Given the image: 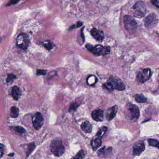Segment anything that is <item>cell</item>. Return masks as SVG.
I'll use <instances>...</instances> for the list:
<instances>
[{
  "label": "cell",
  "mask_w": 159,
  "mask_h": 159,
  "mask_svg": "<svg viewBox=\"0 0 159 159\" xmlns=\"http://www.w3.org/2000/svg\"><path fill=\"white\" fill-rule=\"evenodd\" d=\"M17 77L15 75L13 74H9L7 76V82L8 83H12L13 81L15 80Z\"/></svg>",
  "instance_id": "cb8c5ba5"
},
{
  "label": "cell",
  "mask_w": 159,
  "mask_h": 159,
  "mask_svg": "<svg viewBox=\"0 0 159 159\" xmlns=\"http://www.w3.org/2000/svg\"><path fill=\"white\" fill-rule=\"evenodd\" d=\"M1 42V37H0V43Z\"/></svg>",
  "instance_id": "d6a6232c"
},
{
  "label": "cell",
  "mask_w": 159,
  "mask_h": 159,
  "mask_svg": "<svg viewBox=\"0 0 159 159\" xmlns=\"http://www.w3.org/2000/svg\"><path fill=\"white\" fill-rule=\"evenodd\" d=\"M152 75L151 71L149 68H146L141 70L138 73L136 80L140 83H143L151 78Z\"/></svg>",
  "instance_id": "52a82bcc"
},
{
  "label": "cell",
  "mask_w": 159,
  "mask_h": 159,
  "mask_svg": "<svg viewBox=\"0 0 159 159\" xmlns=\"http://www.w3.org/2000/svg\"><path fill=\"white\" fill-rule=\"evenodd\" d=\"M112 148H100L97 151V155L100 158H105L108 155H110L111 153L112 152Z\"/></svg>",
  "instance_id": "9a60e30c"
},
{
  "label": "cell",
  "mask_w": 159,
  "mask_h": 159,
  "mask_svg": "<svg viewBox=\"0 0 159 159\" xmlns=\"http://www.w3.org/2000/svg\"><path fill=\"white\" fill-rule=\"evenodd\" d=\"M82 25H83V23H82L81 22H78V23H77V26H76V27H77V28L80 27Z\"/></svg>",
  "instance_id": "1f68e13d"
},
{
  "label": "cell",
  "mask_w": 159,
  "mask_h": 159,
  "mask_svg": "<svg viewBox=\"0 0 159 159\" xmlns=\"http://www.w3.org/2000/svg\"><path fill=\"white\" fill-rule=\"evenodd\" d=\"M148 141L149 145H150V146H154L155 148H159V142L157 140L149 139Z\"/></svg>",
  "instance_id": "603a6c76"
},
{
  "label": "cell",
  "mask_w": 159,
  "mask_h": 159,
  "mask_svg": "<svg viewBox=\"0 0 159 159\" xmlns=\"http://www.w3.org/2000/svg\"><path fill=\"white\" fill-rule=\"evenodd\" d=\"M118 111V107L117 105H114L110 108L107 110V119L109 121L113 119L115 117Z\"/></svg>",
  "instance_id": "5bb4252c"
},
{
  "label": "cell",
  "mask_w": 159,
  "mask_h": 159,
  "mask_svg": "<svg viewBox=\"0 0 159 159\" xmlns=\"http://www.w3.org/2000/svg\"><path fill=\"white\" fill-rule=\"evenodd\" d=\"M42 44L48 50H50L52 49L53 44L50 41H45L42 42Z\"/></svg>",
  "instance_id": "7402d4cb"
},
{
  "label": "cell",
  "mask_w": 159,
  "mask_h": 159,
  "mask_svg": "<svg viewBox=\"0 0 159 159\" xmlns=\"http://www.w3.org/2000/svg\"><path fill=\"white\" fill-rule=\"evenodd\" d=\"M132 9L135 17L141 18L144 17L146 13V6L143 1H138L133 6Z\"/></svg>",
  "instance_id": "277c9868"
},
{
  "label": "cell",
  "mask_w": 159,
  "mask_h": 159,
  "mask_svg": "<svg viewBox=\"0 0 159 159\" xmlns=\"http://www.w3.org/2000/svg\"><path fill=\"white\" fill-rule=\"evenodd\" d=\"M46 70H37V72H36V75L37 76H44L46 74Z\"/></svg>",
  "instance_id": "f1b7e54d"
},
{
  "label": "cell",
  "mask_w": 159,
  "mask_h": 159,
  "mask_svg": "<svg viewBox=\"0 0 159 159\" xmlns=\"http://www.w3.org/2000/svg\"><path fill=\"white\" fill-rule=\"evenodd\" d=\"M103 87L110 91L114 89L123 91L126 88L125 85L121 79L113 76L109 78L107 82L103 85Z\"/></svg>",
  "instance_id": "6da1fadb"
},
{
  "label": "cell",
  "mask_w": 159,
  "mask_h": 159,
  "mask_svg": "<svg viewBox=\"0 0 159 159\" xmlns=\"http://www.w3.org/2000/svg\"><path fill=\"white\" fill-rule=\"evenodd\" d=\"M5 146L2 144H0V159L3 156L4 154Z\"/></svg>",
  "instance_id": "83f0119b"
},
{
  "label": "cell",
  "mask_w": 159,
  "mask_h": 159,
  "mask_svg": "<svg viewBox=\"0 0 159 159\" xmlns=\"http://www.w3.org/2000/svg\"><path fill=\"white\" fill-rule=\"evenodd\" d=\"M22 91L19 87L15 86L12 89L11 95L15 100H17L20 97Z\"/></svg>",
  "instance_id": "2e32d148"
},
{
  "label": "cell",
  "mask_w": 159,
  "mask_h": 159,
  "mask_svg": "<svg viewBox=\"0 0 159 159\" xmlns=\"http://www.w3.org/2000/svg\"><path fill=\"white\" fill-rule=\"evenodd\" d=\"M86 48L88 50L91 51L92 53L96 55H106L110 52V47L109 46H103L101 45L93 46L90 44H87Z\"/></svg>",
  "instance_id": "3957f363"
},
{
  "label": "cell",
  "mask_w": 159,
  "mask_h": 159,
  "mask_svg": "<svg viewBox=\"0 0 159 159\" xmlns=\"http://www.w3.org/2000/svg\"><path fill=\"white\" fill-rule=\"evenodd\" d=\"M50 148L51 152L56 156H60L64 154V147L61 140L59 138L53 140L50 144Z\"/></svg>",
  "instance_id": "7a4b0ae2"
},
{
  "label": "cell",
  "mask_w": 159,
  "mask_h": 159,
  "mask_svg": "<svg viewBox=\"0 0 159 159\" xmlns=\"http://www.w3.org/2000/svg\"><path fill=\"white\" fill-rule=\"evenodd\" d=\"M158 22V18L156 15L154 13H152L145 19V25L148 28H153L156 26Z\"/></svg>",
  "instance_id": "ba28073f"
},
{
  "label": "cell",
  "mask_w": 159,
  "mask_h": 159,
  "mask_svg": "<svg viewBox=\"0 0 159 159\" xmlns=\"http://www.w3.org/2000/svg\"><path fill=\"white\" fill-rule=\"evenodd\" d=\"M91 144L93 150L95 151L101 146L102 144L101 138L99 137L94 138L91 140Z\"/></svg>",
  "instance_id": "ac0fdd59"
},
{
  "label": "cell",
  "mask_w": 159,
  "mask_h": 159,
  "mask_svg": "<svg viewBox=\"0 0 159 159\" xmlns=\"http://www.w3.org/2000/svg\"><path fill=\"white\" fill-rule=\"evenodd\" d=\"M85 156L83 150H80L72 159H83Z\"/></svg>",
  "instance_id": "d4e9b609"
},
{
  "label": "cell",
  "mask_w": 159,
  "mask_h": 159,
  "mask_svg": "<svg viewBox=\"0 0 159 159\" xmlns=\"http://www.w3.org/2000/svg\"><path fill=\"white\" fill-rule=\"evenodd\" d=\"M19 115V109L17 107H12L11 108L10 116L11 118H17Z\"/></svg>",
  "instance_id": "ffe728a7"
},
{
  "label": "cell",
  "mask_w": 159,
  "mask_h": 159,
  "mask_svg": "<svg viewBox=\"0 0 159 159\" xmlns=\"http://www.w3.org/2000/svg\"><path fill=\"white\" fill-rule=\"evenodd\" d=\"M32 123L36 129H39L44 124L42 116L40 113H36L32 117Z\"/></svg>",
  "instance_id": "30bf717a"
},
{
  "label": "cell",
  "mask_w": 159,
  "mask_h": 159,
  "mask_svg": "<svg viewBox=\"0 0 159 159\" xmlns=\"http://www.w3.org/2000/svg\"><path fill=\"white\" fill-rule=\"evenodd\" d=\"M135 101L138 103H144L146 102L147 99L142 94H137L134 96Z\"/></svg>",
  "instance_id": "d6986e66"
},
{
  "label": "cell",
  "mask_w": 159,
  "mask_h": 159,
  "mask_svg": "<svg viewBox=\"0 0 159 159\" xmlns=\"http://www.w3.org/2000/svg\"><path fill=\"white\" fill-rule=\"evenodd\" d=\"M91 117L96 121H102L104 117V112L100 109L95 110L91 113Z\"/></svg>",
  "instance_id": "4fadbf2b"
},
{
  "label": "cell",
  "mask_w": 159,
  "mask_h": 159,
  "mask_svg": "<svg viewBox=\"0 0 159 159\" xmlns=\"http://www.w3.org/2000/svg\"><path fill=\"white\" fill-rule=\"evenodd\" d=\"M124 23L127 30L129 33H133L136 30L137 23L133 17L129 15H125L124 17Z\"/></svg>",
  "instance_id": "5b68a950"
},
{
  "label": "cell",
  "mask_w": 159,
  "mask_h": 159,
  "mask_svg": "<svg viewBox=\"0 0 159 159\" xmlns=\"http://www.w3.org/2000/svg\"><path fill=\"white\" fill-rule=\"evenodd\" d=\"M30 39L27 34H20L18 35L17 39V45L20 49L25 50L30 45Z\"/></svg>",
  "instance_id": "8992f818"
},
{
  "label": "cell",
  "mask_w": 159,
  "mask_h": 159,
  "mask_svg": "<svg viewBox=\"0 0 159 159\" xmlns=\"http://www.w3.org/2000/svg\"><path fill=\"white\" fill-rule=\"evenodd\" d=\"M78 106V104L76 103H73L72 104H71L69 108L70 112H74L75 111H76Z\"/></svg>",
  "instance_id": "4316f807"
},
{
  "label": "cell",
  "mask_w": 159,
  "mask_h": 159,
  "mask_svg": "<svg viewBox=\"0 0 159 159\" xmlns=\"http://www.w3.org/2000/svg\"><path fill=\"white\" fill-rule=\"evenodd\" d=\"M151 2L153 4V5L155 6V7H156L157 8H159V1L158 0H152Z\"/></svg>",
  "instance_id": "f546056e"
},
{
  "label": "cell",
  "mask_w": 159,
  "mask_h": 159,
  "mask_svg": "<svg viewBox=\"0 0 159 159\" xmlns=\"http://www.w3.org/2000/svg\"><path fill=\"white\" fill-rule=\"evenodd\" d=\"M128 110L130 113V118L132 121H136L140 117V110L137 106L134 104H129L128 105Z\"/></svg>",
  "instance_id": "9c48e42d"
},
{
  "label": "cell",
  "mask_w": 159,
  "mask_h": 159,
  "mask_svg": "<svg viewBox=\"0 0 159 159\" xmlns=\"http://www.w3.org/2000/svg\"><path fill=\"white\" fill-rule=\"evenodd\" d=\"M14 130L16 132H18L19 133H23L25 132V130L23 128V127L17 126V127H14Z\"/></svg>",
  "instance_id": "484cf974"
},
{
  "label": "cell",
  "mask_w": 159,
  "mask_h": 159,
  "mask_svg": "<svg viewBox=\"0 0 159 159\" xmlns=\"http://www.w3.org/2000/svg\"><path fill=\"white\" fill-rule=\"evenodd\" d=\"M145 146L143 142L135 144L133 146V154L135 156H139L145 150Z\"/></svg>",
  "instance_id": "8fae6325"
},
{
  "label": "cell",
  "mask_w": 159,
  "mask_h": 159,
  "mask_svg": "<svg viewBox=\"0 0 159 159\" xmlns=\"http://www.w3.org/2000/svg\"><path fill=\"white\" fill-rule=\"evenodd\" d=\"M107 127H103L100 128L97 131L96 134V136L97 137L100 138H101L103 135L105 134L107 131Z\"/></svg>",
  "instance_id": "44dd1931"
},
{
  "label": "cell",
  "mask_w": 159,
  "mask_h": 159,
  "mask_svg": "<svg viewBox=\"0 0 159 159\" xmlns=\"http://www.w3.org/2000/svg\"><path fill=\"white\" fill-rule=\"evenodd\" d=\"M19 2V1H9V3H8L7 5L8 6H11V5H15Z\"/></svg>",
  "instance_id": "4dcf8cb0"
},
{
  "label": "cell",
  "mask_w": 159,
  "mask_h": 159,
  "mask_svg": "<svg viewBox=\"0 0 159 159\" xmlns=\"http://www.w3.org/2000/svg\"><path fill=\"white\" fill-rule=\"evenodd\" d=\"M92 36L99 42H102L104 39V33L101 30L96 28H93L91 30Z\"/></svg>",
  "instance_id": "7c38bea8"
},
{
  "label": "cell",
  "mask_w": 159,
  "mask_h": 159,
  "mask_svg": "<svg viewBox=\"0 0 159 159\" xmlns=\"http://www.w3.org/2000/svg\"><path fill=\"white\" fill-rule=\"evenodd\" d=\"M81 128L83 131L86 133H91L92 131V125L90 122L86 121L82 123L81 125Z\"/></svg>",
  "instance_id": "e0dca14e"
}]
</instances>
